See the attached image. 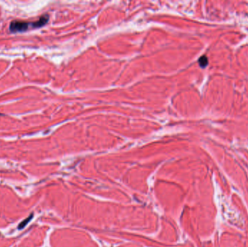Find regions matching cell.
<instances>
[{"label":"cell","mask_w":248,"mask_h":247,"mask_svg":"<svg viewBox=\"0 0 248 247\" xmlns=\"http://www.w3.org/2000/svg\"><path fill=\"white\" fill-rule=\"evenodd\" d=\"M198 62L201 67H205L208 65V57L205 55L200 57Z\"/></svg>","instance_id":"obj_3"},{"label":"cell","mask_w":248,"mask_h":247,"mask_svg":"<svg viewBox=\"0 0 248 247\" xmlns=\"http://www.w3.org/2000/svg\"><path fill=\"white\" fill-rule=\"evenodd\" d=\"M31 220V217H29V218H28V219H26V220H25V222H22V223H21V224H20V226H19V228H20H20H23V227H24V226H25V225H26V224H27V222H29V221H30V220Z\"/></svg>","instance_id":"obj_4"},{"label":"cell","mask_w":248,"mask_h":247,"mask_svg":"<svg viewBox=\"0 0 248 247\" xmlns=\"http://www.w3.org/2000/svg\"><path fill=\"white\" fill-rule=\"evenodd\" d=\"M49 20V16L47 15H45L44 16L41 17L39 20H36V22H34V28H41L43 25H44Z\"/></svg>","instance_id":"obj_2"},{"label":"cell","mask_w":248,"mask_h":247,"mask_svg":"<svg viewBox=\"0 0 248 247\" xmlns=\"http://www.w3.org/2000/svg\"><path fill=\"white\" fill-rule=\"evenodd\" d=\"M30 27L34 28V22H27L20 21V20H14L10 22V31L13 33L24 32V31H27Z\"/></svg>","instance_id":"obj_1"}]
</instances>
